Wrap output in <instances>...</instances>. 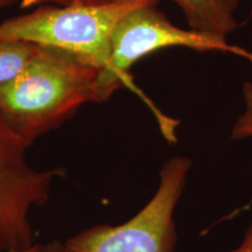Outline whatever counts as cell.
<instances>
[{
  "mask_svg": "<svg viewBox=\"0 0 252 252\" xmlns=\"http://www.w3.org/2000/svg\"><path fill=\"white\" fill-rule=\"evenodd\" d=\"M190 30L226 41L238 27L236 12L241 0H172Z\"/></svg>",
  "mask_w": 252,
  "mask_h": 252,
  "instance_id": "obj_6",
  "label": "cell"
},
{
  "mask_svg": "<svg viewBox=\"0 0 252 252\" xmlns=\"http://www.w3.org/2000/svg\"><path fill=\"white\" fill-rule=\"evenodd\" d=\"M97 70L64 50L41 47L13 80L0 84V123L32 146L94 103Z\"/></svg>",
  "mask_w": 252,
  "mask_h": 252,
  "instance_id": "obj_1",
  "label": "cell"
},
{
  "mask_svg": "<svg viewBox=\"0 0 252 252\" xmlns=\"http://www.w3.org/2000/svg\"><path fill=\"white\" fill-rule=\"evenodd\" d=\"M184 47L198 52H232L234 46L190 28H180L158 5L132 9L117 24L110 41V59L97 72L94 103H105L125 87H132L131 69L138 61L158 50Z\"/></svg>",
  "mask_w": 252,
  "mask_h": 252,
  "instance_id": "obj_4",
  "label": "cell"
},
{
  "mask_svg": "<svg viewBox=\"0 0 252 252\" xmlns=\"http://www.w3.org/2000/svg\"><path fill=\"white\" fill-rule=\"evenodd\" d=\"M232 53H234L235 55H239V56H242V58L247 59L248 61H250L252 63V53H249L248 50L242 49V48H239V47L235 46L234 50H232Z\"/></svg>",
  "mask_w": 252,
  "mask_h": 252,
  "instance_id": "obj_12",
  "label": "cell"
},
{
  "mask_svg": "<svg viewBox=\"0 0 252 252\" xmlns=\"http://www.w3.org/2000/svg\"><path fill=\"white\" fill-rule=\"evenodd\" d=\"M191 160L172 157L159 173V185L149 203L127 222L99 224L63 243L65 252H174L178 241L174 212L187 184Z\"/></svg>",
  "mask_w": 252,
  "mask_h": 252,
  "instance_id": "obj_3",
  "label": "cell"
},
{
  "mask_svg": "<svg viewBox=\"0 0 252 252\" xmlns=\"http://www.w3.org/2000/svg\"><path fill=\"white\" fill-rule=\"evenodd\" d=\"M15 1H18V0H0V9L7 7V6L14 4Z\"/></svg>",
  "mask_w": 252,
  "mask_h": 252,
  "instance_id": "obj_14",
  "label": "cell"
},
{
  "mask_svg": "<svg viewBox=\"0 0 252 252\" xmlns=\"http://www.w3.org/2000/svg\"><path fill=\"white\" fill-rule=\"evenodd\" d=\"M116 1V0H20L21 7L31 8L35 6H46V5H97L105 4V2Z\"/></svg>",
  "mask_w": 252,
  "mask_h": 252,
  "instance_id": "obj_9",
  "label": "cell"
},
{
  "mask_svg": "<svg viewBox=\"0 0 252 252\" xmlns=\"http://www.w3.org/2000/svg\"><path fill=\"white\" fill-rule=\"evenodd\" d=\"M18 252H43V244L35 243L34 245H32L31 248L26 249V250L18 251Z\"/></svg>",
  "mask_w": 252,
  "mask_h": 252,
  "instance_id": "obj_13",
  "label": "cell"
},
{
  "mask_svg": "<svg viewBox=\"0 0 252 252\" xmlns=\"http://www.w3.org/2000/svg\"><path fill=\"white\" fill-rule=\"evenodd\" d=\"M242 96H243L244 110L236 123L232 126L231 130V140H245L252 138V83L251 82H245L242 88ZM252 203V196L250 200Z\"/></svg>",
  "mask_w": 252,
  "mask_h": 252,
  "instance_id": "obj_8",
  "label": "cell"
},
{
  "mask_svg": "<svg viewBox=\"0 0 252 252\" xmlns=\"http://www.w3.org/2000/svg\"><path fill=\"white\" fill-rule=\"evenodd\" d=\"M30 145L0 123V252L26 250L34 242L30 215L50 197L61 168L39 171L27 162Z\"/></svg>",
  "mask_w": 252,
  "mask_h": 252,
  "instance_id": "obj_5",
  "label": "cell"
},
{
  "mask_svg": "<svg viewBox=\"0 0 252 252\" xmlns=\"http://www.w3.org/2000/svg\"><path fill=\"white\" fill-rule=\"evenodd\" d=\"M159 0H116L97 5H46L0 23V39L71 53L96 69L106 68L117 24L132 9Z\"/></svg>",
  "mask_w": 252,
  "mask_h": 252,
  "instance_id": "obj_2",
  "label": "cell"
},
{
  "mask_svg": "<svg viewBox=\"0 0 252 252\" xmlns=\"http://www.w3.org/2000/svg\"><path fill=\"white\" fill-rule=\"evenodd\" d=\"M43 252H65L63 243L59 241H53L49 243L43 244Z\"/></svg>",
  "mask_w": 252,
  "mask_h": 252,
  "instance_id": "obj_11",
  "label": "cell"
},
{
  "mask_svg": "<svg viewBox=\"0 0 252 252\" xmlns=\"http://www.w3.org/2000/svg\"><path fill=\"white\" fill-rule=\"evenodd\" d=\"M40 46L0 39V84L13 80L34 58Z\"/></svg>",
  "mask_w": 252,
  "mask_h": 252,
  "instance_id": "obj_7",
  "label": "cell"
},
{
  "mask_svg": "<svg viewBox=\"0 0 252 252\" xmlns=\"http://www.w3.org/2000/svg\"><path fill=\"white\" fill-rule=\"evenodd\" d=\"M225 252H252V222L249 225L247 231H245L243 241L241 242V244L237 248Z\"/></svg>",
  "mask_w": 252,
  "mask_h": 252,
  "instance_id": "obj_10",
  "label": "cell"
}]
</instances>
